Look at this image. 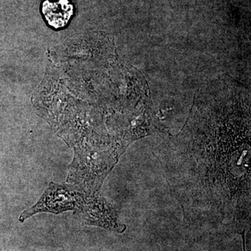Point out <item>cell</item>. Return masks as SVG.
Instances as JSON below:
<instances>
[{
  "mask_svg": "<svg viewBox=\"0 0 251 251\" xmlns=\"http://www.w3.org/2000/svg\"><path fill=\"white\" fill-rule=\"evenodd\" d=\"M250 126L222 112L188 118L180 133L187 156L171 160L178 168L167 173L186 219L250 222Z\"/></svg>",
  "mask_w": 251,
  "mask_h": 251,
  "instance_id": "obj_1",
  "label": "cell"
},
{
  "mask_svg": "<svg viewBox=\"0 0 251 251\" xmlns=\"http://www.w3.org/2000/svg\"><path fill=\"white\" fill-rule=\"evenodd\" d=\"M42 12L49 25L59 29L69 23L74 14V6L69 0H59L57 2L46 0L43 2Z\"/></svg>",
  "mask_w": 251,
  "mask_h": 251,
  "instance_id": "obj_2",
  "label": "cell"
},
{
  "mask_svg": "<svg viewBox=\"0 0 251 251\" xmlns=\"http://www.w3.org/2000/svg\"><path fill=\"white\" fill-rule=\"evenodd\" d=\"M242 239H243V247H244V251H246V244H245V231H243L242 232Z\"/></svg>",
  "mask_w": 251,
  "mask_h": 251,
  "instance_id": "obj_3",
  "label": "cell"
}]
</instances>
